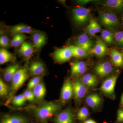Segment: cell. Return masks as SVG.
I'll return each mask as SVG.
<instances>
[{"label":"cell","instance_id":"cell-23","mask_svg":"<svg viewBox=\"0 0 123 123\" xmlns=\"http://www.w3.org/2000/svg\"><path fill=\"white\" fill-rule=\"evenodd\" d=\"M13 59V56L11 53L5 49L0 50V64L6 63Z\"/></svg>","mask_w":123,"mask_h":123},{"label":"cell","instance_id":"cell-7","mask_svg":"<svg viewBox=\"0 0 123 123\" xmlns=\"http://www.w3.org/2000/svg\"><path fill=\"white\" fill-rule=\"evenodd\" d=\"M75 46L88 51L92 49L93 43L87 34H83L77 38L75 42Z\"/></svg>","mask_w":123,"mask_h":123},{"label":"cell","instance_id":"cell-41","mask_svg":"<svg viewBox=\"0 0 123 123\" xmlns=\"http://www.w3.org/2000/svg\"><path fill=\"white\" fill-rule=\"evenodd\" d=\"M121 103L123 104V96H122V98H121Z\"/></svg>","mask_w":123,"mask_h":123},{"label":"cell","instance_id":"cell-29","mask_svg":"<svg viewBox=\"0 0 123 123\" xmlns=\"http://www.w3.org/2000/svg\"><path fill=\"white\" fill-rule=\"evenodd\" d=\"M89 111L87 108L83 107L79 110L77 114L78 118L81 120H85L88 118Z\"/></svg>","mask_w":123,"mask_h":123},{"label":"cell","instance_id":"cell-28","mask_svg":"<svg viewBox=\"0 0 123 123\" xmlns=\"http://www.w3.org/2000/svg\"><path fill=\"white\" fill-rule=\"evenodd\" d=\"M102 38L104 42L108 44H111L114 42V36L110 31L105 30L102 33Z\"/></svg>","mask_w":123,"mask_h":123},{"label":"cell","instance_id":"cell-17","mask_svg":"<svg viewBox=\"0 0 123 123\" xmlns=\"http://www.w3.org/2000/svg\"><path fill=\"white\" fill-rule=\"evenodd\" d=\"M33 46L31 43L27 42H24L21 44L19 50L20 54L26 58L30 57L33 54Z\"/></svg>","mask_w":123,"mask_h":123},{"label":"cell","instance_id":"cell-3","mask_svg":"<svg viewBox=\"0 0 123 123\" xmlns=\"http://www.w3.org/2000/svg\"><path fill=\"white\" fill-rule=\"evenodd\" d=\"M99 19L101 24L107 28H114L119 24V19L116 15L110 12L101 13Z\"/></svg>","mask_w":123,"mask_h":123},{"label":"cell","instance_id":"cell-27","mask_svg":"<svg viewBox=\"0 0 123 123\" xmlns=\"http://www.w3.org/2000/svg\"><path fill=\"white\" fill-rule=\"evenodd\" d=\"M72 52L73 56L77 58L85 57L87 55L86 51L79 47L76 46H69Z\"/></svg>","mask_w":123,"mask_h":123},{"label":"cell","instance_id":"cell-34","mask_svg":"<svg viewBox=\"0 0 123 123\" xmlns=\"http://www.w3.org/2000/svg\"><path fill=\"white\" fill-rule=\"evenodd\" d=\"M23 94L26 99L30 102H33L35 97L33 92L29 90H26Z\"/></svg>","mask_w":123,"mask_h":123},{"label":"cell","instance_id":"cell-39","mask_svg":"<svg viewBox=\"0 0 123 123\" xmlns=\"http://www.w3.org/2000/svg\"><path fill=\"white\" fill-rule=\"evenodd\" d=\"M92 1V0H84L77 1V2L80 4L85 5Z\"/></svg>","mask_w":123,"mask_h":123},{"label":"cell","instance_id":"cell-33","mask_svg":"<svg viewBox=\"0 0 123 123\" xmlns=\"http://www.w3.org/2000/svg\"><path fill=\"white\" fill-rule=\"evenodd\" d=\"M114 37L117 44L119 46L123 45V31L116 33Z\"/></svg>","mask_w":123,"mask_h":123},{"label":"cell","instance_id":"cell-18","mask_svg":"<svg viewBox=\"0 0 123 123\" xmlns=\"http://www.w3.org/2000/svg\"><path fill=\"white\" fill-rule=\"evenodd\" d=\"M110 55L113 64L116 66H123V56L120 52L115 49H111Z\"/></svg>","mask_w":123,"mask_h":123},{"label":"cell","instance_id":"cell-35","mask_svg":"<svg viewBox=\"0 0 123 123\" xmlns=\"http://www.w3.org/2000/svg\"><path fill=\"white\" fill-rule=\"evenodd\" d=\"M9 40L6 36L3 35L0 37V45L2 47L7 48L8 47Z\"/></svg>","mask_w":123,"mask_h":123},{"label":"cell","instance_id":"cell-25","mask_svg":"<svg viewBox=\"0 0 123 123\" xmlns=\"http://www.w3.org/2000/svg\"><path fill=\"white\" fill-rule=\"evenodd\" d=\"M27 120L21 116H14L7 117L4 119L1 123H26Z\"/></svg>","mask_w":123,"mask_h":123},{"label":"cell","instance_id":"cell-32","mask_svg":"<svg viewBox=\"0 0 123 123\" xmlns=\"http://www.w3.org/2000/svg\"><path fill=\"white\" fill-rule=\"evenodd\" d=\"M8 92V88L2 79H0V95L1 97L6 95Z\"/></svg>","mask_w":123,"mask_h":123},{"label":"cell","instance_id":"cell-12","mask_svg":"<svg viewBox=\"0 0 123 123\" xmlns=\"http://www.w3.org/2000/svg\"><path fill=\"white\" fill-rule=\"evenodd\" d=\"M56 123H72V113L69 109H66L60 113L55 119Z\"/></svg>","mask_w":123,"mask_h":123},{"label":"cell","instance_id":"cell-19","mask_svg":"<svg viewBox=\"0 0 123 123\" xmlns=\"http://www.w3.org/2000/svg\"><path fill=\"white\" fill-rule=\"evenodd\" d=\"M29 70L32 75H39L44 73V66L40 62H34L31 64Z\"/></svg>","mask_w":123,"mask_h":123},{"label":"cell","instance_id":"cell-1","mask_svg":"<svg viewBox=\"0 0 123 123\" xmlns=\"http://www.w3.org/2000/svg\"><path fill=\"white\" fill-rule=\"evenodd\" d=\"M60 108L57 104L50 103L46 104L38 108L35 111L36 116L42 120H45L52 117Z\"/></svg>","mask_w":123,"mask_h":123},{"label":"cell","instance_id":"cell-15","mask_svg":"<svg viewBox=\"0 0 123 123\" xmlns=\"http://www.w3.org/2000/svg\"><path fill=\"white\" fill-rule=\"evenodd\" d=\"M19 65L14 64L9 66L5 71L4 75V79L6 81L9 82L12 80L14 76L19 69Z\"/></svg>","mask_w":123,"mask_h":123},{"label":"cell","instance_id":"cell-31","mask_svg":"<svg viewBox=\"0 0 123 123\" xmlns=\"http://www.w3.org/2000/svg\"><path fill=\"white\" fill-rule=\"evenodd\" d=\"M41 80V77L36 76L31 79L27 85V89L29 90L33 89L36 86L40 83Z\"/></svg>","mask_w":123,"mask_h":123},{"label":"cell","instance_id":"cell-30","mask_svg":"<svg viewBox=\"0 0 123 123\" xmlns=\"http://www.w3.org/2000/svg\"><path fill=\"white\" fill-rule=\"evenodd\" d=\"M26 100L24 94H20L14 98L13 103L15 106H21L24 104Z\"/></svg>","mask_w":123,"mask_h":123},{"label":"cell","instance_id":"cell-6","mask_svg":"<svg viewBox=\"0 0 123 123\" xmlns=\"http://www.w3.org/2000/svg\"><path fill=\"white\" fill-rule=\"evenodd\" d=\"M117 78V76H114L106 79L101 86V91L106 94H112L114 91Z\"/></svg>","mask_w":123,"mask_h":123},{"label":"cell","instance_id":"cell-20","mask_svg":"<svg viewBox=\"0 0 123 123\" xmlns=\"http://www.w3.org/2000/svg\"><path fill=\"white\" fill-rule=\"evenodd\" d=\"M86 101L89 106L93 108L97 107L100 104L101 98L98 94H92L86 97Z\"/></svg>","mask_w":123,"mask_h":123},{"label":"cell","instance_id":"cell-9","mask_svg":"<svg viewBox=\"0 0 123 123\" xmlns=\"http://www.w3.org/2000/svg\"><path fill=\"white\" fill-rule=\"evenodd\" d=\"M73 86L74 93L76 98L80 99L85 95L87 90L86 86L81 82L77 80L74 82Z\"/></svg>","mask_w":123,"mask_h":123},{"label":"cell","instance_id":"cell-42","mask_svg":"<svg viewBox=\"0 0 123 123\" xmlns=\"http://www.w3.org/2000/svg\"></svg>","mask_w":123,"mask_h":123},{"label":"cell","instance_id":"cell-13","mask_svg":"<svg viewBox=\"0 0 123 123\" xmlns=\"http://www.w3.org/2000/svg\"><path fill=\"white\" fill-rule=\"evenodd\" d=\"M86 64L82 61H77L71 64V73L73 75H81L86 71Z\"/></svg>","mask_w":123,"mask_h":123},{"label":"cell","instance_id":"cell-22","mask_svg":"<svg viewBox=\"0 0 123 123\" xmlns=\"http://www.w3.org/2000/svg\"><path fill=\"white\" fill-rule=\"evenodd\" d=\"M33 92L37 99H42L45 96L46 89L45 86L42 83H40L33 89Z\"/></svg>","mask_w":123,"mask_h":123},{"label":"cell","instance_id":"cell-43","mask_svg":"<svg viewBox=\"0 0 123 123\" xmlns=\"http://www.w3.org/2000/svg\"></svg>","mask_w":123,"mask_h":123},{"label":"cell","instance_id":"cell-38","mask_svg":"<svg viewBox=\"0 0 123 123\" xmlns=\"http://www.w3.org/2000/svg\"><path fill=\"white\" fill-rule=\"evenodd\" d=\"M117 121L119 122L123 123V110H119L117 115Z\"/></svg>","mask_w":123,"mask_h":123},{"label":"cell","instance_id":"cell-11","mask_svg":"<svg viewBox=\"0 0 123 123\" xmlns=\"http://www.w3.org/2000/svg\"><path fill=\"white\" fill-rule=\"evenodd\" d=\"M74 93L73 89L70 81H66L62 89L61 98L62 100L66 101L70 99Z\"/></svg>","mask_w":123,"mask_h":123},{"label":"cell","instance_id":"cell-4","mask_svg":"<svg viewBox=\"0 0 123 123\" xmlns=\"http://www.w3.org/2000/svg\"><path fill=\"white\" fill-rule=\"evenodd\" d=\"M27 78V71L26 68L19 69L14 75L12 82L13 90H18L24 84Z\"/></svg>","mask_w":123,"mask_h":123},{"label":"cell","instance_id":"cell-10","mask_svg":"<svg viewBox=\"0 0 123 123\" xmlns=\"http://www.w3.org/2000/svg\"><path fill=\"white\" fill-rule=\"evenodd\" d=\"M107 47L105 43L102 40L98 39L94 47L91 50L90 52L98 57H103L106 55Z\"/></svg>","mask_w":123,"mask_h":123},{"label":"cell","instance_id":"cell-14","mask_svg":"<svg viewBox=\"0 0 123 123\" xmlns=\"http://www.w3.org/2000/svg\"><path fill=\"white\" fill-rule=\"evenodd\" d=\"M37 31L31 28V27L22 24L16 25L13 26L10 30V31L14 34H23V33H35Z\"/></svg>","mask_w":123,"mask_h":123},{"label":"cell","instance_id":"cell-21","mask_svg":"<svg viewBox=\"0 0 123 123\" xmlns=\"http://www.w3.org/2000/svg\"><path fill=\"white\" fill-rule=\"evenodd\" d=\"M81 82L86 86L88 87H92L97 84V78L92 74H87L82 77Z\"/></svg>","mask_w":123,"mask_h":123},{"label":"cell","instance_id":"cell-26","mask_svg":"<svg viewBox=\"0 0 123 123\" xmlns=\"http://www.w3.org/2000/svg\"><path fill=\"white\" fill-rule=\"evenodd\" d=\"M106 6L114 9H121L123 7V0H108Z\"/></svg>","mask_w":123,"mask_h":123},{"label":"cell","instance_id":"cell-40","mask_svg":"<svg viewBox=\"0 0 123 123\" xmlns=\"http://www.w3.org/2000/svg\"><path fill=\"white\" fill-rule=\"evenodd\" d=\"M84 123H97L94 121V120H93L90 119L88 120H86L84 122Z\"/></svg>","mask_w":123,"mask_h":123},{"label":"cell","instance_id":"cell-24","mask_svg":"<svg viewBox=\"0 0 123 123\" xmlns=\"http://www.w3.org/2000/svg\"><path fill=\"white\" fill-rule=\"evenodd\" d=\"M26 38V36L23 34H15L10 42V46L14 47H18L24 43Z\"/></svg>","mask_w":123,"mask_h":123},{"label":"cell","instance_id":"cell-5","mask_svg":"<svg viewBox=\"0 0 123 123\" xmlns=\"http://www.w3.org/2000/svg\"><path fill=\"white\" fill-rule=\"evenodd\" d=\"M72 56V52L69 47L57 49L54 53V58L55 60L59 62L68 61Z\"/></svg>","mask_w":123,"mask_h":123},{"label":"cell","instance_id":"cell-2","mask_svg":"<svg viewBox=\"0 0 123 123\" xmlns=\"http://www.w3.org/2000/svg\"><path fill=\"white\" fill-rule=\"evenodd\" d=\"M90 9L85 7H79L74 9L73 11V19L78 25H82L88 21Z\"/></svg>","mask_w":123,"mask_h":123},{"label":"cell","instance_id":"cell-8","mask_svg":"<svg viewBox=\"0 0 123 123\" xmlns=\"http://www.w3.org/2000/svg\"><path fill=\"white\" fill-rule=\"evenodd\" d=\"M113 67L110 62H105L95 66V72L101 77H105L110 74L113 70Z\"/></svg>","mask_w":123,"mask_h":123},{"label":"cell","instance_id":"cell-37","mask_svg":"<svg viewBox=\"0 0 123 123\" xmlns=\"http://www.w3.org/2000/svg\"><path fill=\"white\" fill-rule=\"evenodd\" d=\"M86 31L87 33L90 35L92 36H94L95 35V34H96V31H95L94 29L90 24L86 27Z\"/></svg>","mask_w":123,"mask_h":123},{"label":"cell","instance_id":"cell-36","mask_svg":"<svg viewBox=\"0 0 123 123\" xmlns=\"http://www.w3.org/2000/svg\"><path fill=\"white\" fill-rule=\"evenodd\" d=\"M89 24L93 27L96 31V33L100 32L101 30V27L98 23L95 20L93 19H91L90 20Z\"/></svg>","mask_w":123,"mask_h":123},{"label":"cell","instance_id":"cell-16","mask_svg":"<svg viewBox=\"0 0 123 123\" xmlns=\"http://www.w3.org/2000/svg\"><path fill=\"white\" fill-rule=\"evenodd\" d=\"M32 38L34 46L37 49L41 48L46 42V36L42 33L36 32L33 35Z\"/></svg>","mask_w":123,"mask_h":123}]
</instances>
